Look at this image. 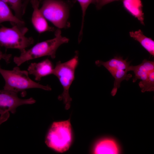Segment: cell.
Segmentation results:
<instances>
[{
	"instance_id": "cell-9",
	"label": "cell",
	"mask_w": 154,
	"mask_h": 154,
	"mask_svg": "<svg viewBox=\"0 0 154 154\" xmlns=\"http://www.w3.org/2000/svg\"><path fill=\"white\" fill-rule=\"evenodd\" d=\"M17 94L4 89L0 90V115L9 112L14 114L18 107L24 104H33L36 102L32 98L27 99L19 98Z\"/></svg>"
},
{
	"instance_id": "cell-11",
	"label": "cell",
	"mask_w": 154,
	"mask_h": 154,
	"mask_svg": "<svg viewBox=\"0 0 154 154\" xmlns=\"http://www.w3.org/2000/svg\"><path fill=\"white\" fill-rule=\"evenodd\" d=\"M54 68L51 61L46 59L38 63H32L27 69L29 74L34 76L35 80L40 81L44 76L52 74Z\"/></svg>"
},
{
	"instance_id": "cell-22",
	"label": "cell",
	"mask_w": 154,
	"mask_h": 154,
	"mask_svg": "<svg viewBox=\"0 0 154 154\" xmlns=\"http://www.w3.org/2000/svg\"><path fill=\"white\" fill-rule=\"evenodd\" d=\"M92 2V3H95V1L96 0H91Z\"/></svg>"
},
{
	"instance_id": "cell-20",
	"label": "cell",
	"mask_w": 154,
	"mask_h": 154,
	"mask_svg": "<svg viewBox=\"0 0 154 154\" xmlns=\"http://www.w3.org/2000/svg\"><path fill=\"white\" fill-rule=\"evenodd\" d=\"M9 116L10 114L9 112H7L1 115L0 117V125L7 120L9 118Z\"/></svg>"
},
{
	"instance_id": "cell-14",
	"label": "cell",
	"mask_w": 154,
	"mask_h": 154,
	"mask_svg": "<svg viewBox=\"0 0 154 154\" xmlns=\"http://www.w3.org/2000/svg\"><path fill=\"white\" fill-rule=\"evenodd\" d=\"M130 36L135 40L139 42L141 46L150 54L154 56V41L151 38L145 36L140 29L129 33Z\"/></svg>"
},
{
	"instance_id": "cell-4",
	"label": "cell",
	"mask_w": 154,
	"mask_h": 154,
	"mask_svg": "<svg viewBox=\"0 0 154 154\" xmlns=\"http://www.w3.org/2000/svg\"><path fill=\"white\" fill-rule=\"evenodd\" d=\"M0 73L5 81L4 89L17 93L27 89L38 88L50 91L49 86H44L32 80L29 77L28 71L21 70L18 66L11 70L2 69L0 65Z\"/></svg>"
},
{
	"instance_id": "cell-10",
	"label": "cell",
	"mask_w": 154,
	"mask_h": 154,
	"mask_svg": "<svg viewBox=\"0 0 154 154\" xmlns=\"http://www.w3.org/2000/svg\"><path fill=\"white\" fill-rule=\"evenodd\" d=\"M39 0H31L30 2L33 9L31 17L32 24L39 33L46 31H52L54 28L50 27L39 8Z\"/></svg>"
},
{
	"instance_id": "cell-5",
	"label": "cell",
	"mask_w": 154,
	"mask_h": 154,
	"mask_svg": "<svg viewBox=\"0 0 154 154\" xmlns=\"http://www.w3.org/2000/svg\"><path fill=\"white\" fill-rule=\"evenodd\" d=\"M72 140V127L69 119L53 122L47 134L45 143L54 151L63 153L69 149Z\"/></svg>"
},
{
	"instance_id": "cell-13",
	"label": "cell",
	"mask_w": 154,
	"mask_h": 154,
	"mask_svg": "<svg viewBox=\"0 0 154 154\" xmlns=\"http://www.w3.org/2000/svg\"><path fill=\"white\" fill-rule=\"evenodd\" d=\"M125 8L132 15L144 25V15L143 12V5L141 0H123Z\"/></svg>"
},
{
	"instance_id": "cell-3",
	"label": "cell",
	"mask_w": 154,
	"mask_h": 154,
	"mask_svg": "<svg viewBox=\"0 0 154 154\" xmlns=\"http://www.w3.org/2000/svg\"><path fill=\"white\" fill-rule=\"evenodd\" d=\"M78 52L76 51L74 56L69 60L63 63L58 61L52 73L58 78L63 88V92L58 96V99L63 101L66 110L70 108L72 101L69 90L75 79V71L78 63Z\"/></svg>"
},
{
	"instance_id": "cell-18",
	"label": "cell",
	"mask_w": 154,
	"mask_h": 154,
	"mask_svg": "<svg viewBox=\"0 0 154 154\" xmlns=\"http://www.w3.org/2000/svg\"><path fill=\"white\" fill-rule=\"evenodd\" d=\"M118 0H96L94 4L96 8L101 9L103 6L109 3Z\"/></svg>"
},
{
	"instance_id": "cell-19",
	"label": "cell",
	"mask_w": 154,
	"mask_h": 154,
	"mask_svg": "<svg viewBox=\"0 0 154 154\" xmlns=\"http://www.w3.org/2000/svg\"><path fill=\"white\" fill-rule=\"evenodd\" d=\"M11 56V54L3 53L0 49V60L2 59H3L7 64L9 63L10 62Z\"/></svg>"
},
{
	"instance_id": "cell-16",
	"label": "cell",
	"mask_w": 154,
	"mask_h": 154,
	"mask_svg": "<svg viewBox=\"0 0 154 154\" xmlns=\"http://www.w3.org/2000/svg\"><path fill=\"white\" fill-rule=\"evenodd\" d=\"M13 10L15 15L18 19L23 20L28 3L26 0H1Z\"/></svg>"
},
{
	"instance_id": "cell-17",
	"label": "cell",
	"mask_w": 154,
	"mask_h": 154,
	"mask_svg": "<svg viewBox=\"0 0 154 154\" xmlns=\"http://www.w3.org/2000/svg\"><path fill=\"white\" fill-rule=\"evenodd\" d=\"M81 6L82 12V19L81 29L79 32V37H82L83 29L84 22V17L86 11L88 6L91 3H92L91 0H77Z\"/></svg>"
},
{
	"instance_id": "cell-6",
	"label": "cell",
	"mask_w": 154,
	"mask_h": 154,
	"mask_svg": "<svg viewBox=\"0 0 154 154\" xmlns=\"http://www.w3.org/2000/svg\"><path fill=\"white\" fill-rule=\"evenodd\" d=\"M40 9L46 19L58 29L70 26L68 22L70 7L62 0H44Z\"/></svg>"
},
{
	"instance_id": "cell-1",
	"label": "cell",
	"mask_w": 154,
	"mask_h": 154,
	"mask_svg": "<svg viewBox=\"0 0 154 154\" xmlns=\"http://www.w3.org/2000/svg\"><path fill=\"white\" fill-rule=\"evenodd\" d=\"M69 40L62 35L61 31L58 29L55 31L54 38L37 44L30 49L21 53L19 56L14 57L13 61L19 66L26 61L44 56H49L54 59L58 47L68 43Z\"/></svg>"
},
{
	"instance_id": "cell-2",
	"label": "cell",
	"mask_w": 154,
	"mask_h": 154,
	"mask_svg": "<svg viewBox=\"0 0 154 154\" xmlns=\"http://www.w3.org/2000/svg\"><path fill=\"white\" fill-rule=\"evenodd\" d=\"M11 24V28L0 25V46L6 49H17L23 52L34 43V40L32 37L25 36L28 29L25 25Z\"/></svg>"
},
{
	"instance_id": "cell-21",
	"label": "cell",
	"mask_w": 154,
	"mask_h": 154,
	"mask_svg": "<svg viewBox=\"0 0 154 154\" xmlns=\"http://www.w3.org/2000/svg\"><path fill=\"white\" fill-rule=\"evenodd\" d=\"M40 1H41L42 0H39ZM26 2L28 3L29 2H30L31 0H26Z\"/></svg>"
},
{
	"instance_id": "cell-15",
	"label": "cell",
	"mask_w": 154,
	"mask_h": 154,
	"mask_svg": "<svg viewBox=\"0 0 154 154\" xmlns=\"http://www.w3.org/2000/svg\"><path fill=\"white\" fill-rule=\"evenodd\" d=\"M5 22H9L11 23L25 25L23 20L19 19L13 15L8 6L0 0V25L2 23Z\"/></svg>"
},
{
	"instance_id": "cell-7",
	"label": "cell",
	"mask_w": 154,
	"mask_h": 154,
	"mask_svg": "<svg viewBox=\"0 0 154 154\" xmlns=\"http://www.w3.org/2000/svg\"><path fill=\"white\" fill-rule=\"evenodd\" d=\"M95 63L98 66H102L105 67L114 78V87L111 92L112 96L116 95L122 81H127L132 77L131 74H127L130 62L124 60L122 57L116 56L106 62L98 60Z\"/></svg>"
},
{
	"instance_id": "cell-8",
	"label": "cell",
	"mask_w": 154,
	"mask_h": 154,
	"mask_svg": "<svg viewBox=\"0 0 154 154\" xmlns=\"http://www.w3.org/2000/svg\"><path fill=\"white\" fill-rule=\"evenodd\" d=\"M129 71H133L135 74L133 82H135L138 79L141 80L138 84L142 92L154 91V61L145 59L138 65H130Z\"/></svg>"
},
{
	"instance_id": "cell-12",
	"label": "cell",
	"mask_w": 154,
	"mask_h": 154,
	"mask_svg": "<svg viewBox=\"0 0 154 154\" xmlns=\"http://www.w3.org/2000/svg\"><path fill=\"white\" fill-rule=\"evenodd\" d=\"M119 151L118 147L114 140L106 139L100 140L96 143L93 153L98 154H115L118 153Z\"/></svg>"
}]
</instances>
